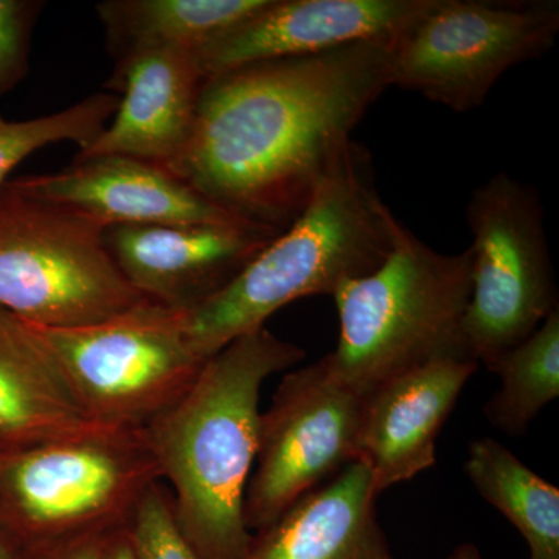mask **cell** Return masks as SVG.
<instances>
[{
	"mask_svg": "<svg viewBox=\"0 0 559 559\" xmlns=\"http://www.w3.org/2000/svg\"><path fill=\"white\" fill-rule=\"evenodd\" d=\"M393 40L257 62L202 84L168 171L235 218L283 231L390 87Z\"/></svg>",
	"mask_w": 559,
	"mask_h": 559,
	"instance_id": "obj_1",
	"label": "cell"
},
{
	"mask_svg": "<svg viewBox=\"0 0 559 559\" xmlns=\"http://www.w3.org/2000/svg\"><path fill=\"white\" fill-rule=\"evenodd\" d=\"M305 356L259 326L212 356L182 399L140 429L198 559L248 554L252 533L242 511L259 451L261 388Z\"/></svg>",
	"mask_w": 559,
	"mask_h": 559,
	"instance_id": "obj_2",
	"label": "cell"
},
{
	"mask_svg": "<svg viewBox=\"0 0 559 559\" xmlns=\"http://www.w3.org/2000/svg\"><path fill=\"white\" fill-rule=\"evenodd\" d=\"M403 224L381 200L369 153L352 142L307 209L226 288L187 310L190 340L210 359L266 325L274 312L310 296H334L381 266Z\"/></svg>",
	"mask_w": 559,
	"mask_h": 559,
	"instance_id": "obj_3",
	"label": "cell"
},
{
	"mask_svg": "<svg viewBox=\"0 0 559 559\" xmlns=\"http://www.w3.org/2000/svg\"><path fill=\"white\" fill-rule=\"evenodd\" d=\"M473 252L441 253L403 226L381 266L334 293L340 342L326 356L337 380L370 396L433 360L471 359L463 320Z\"/></svg>",
	"mask_w": 559,
	"mask_h": 559,
	"instance_id": "obj_4",
	"label": "cell"
},
{
	"mask_svg": "<svg viewBox=\"0 0 559 559\" xmlns=\"http://www.w3.org/2000/svg\"><path fill=\"white\" fill-rule=\"evenodd\" d=\"M162 481L140 429L0 450V524L22 547L49 546L128 527Z\"/></svg>",
	"mask_w": 559,
	"mask_h": 559,
	"instance_id": "obj_5",
	"label": "cell"
},
{
	"mask_svg": "<svg viewBox=\"0 0 559 559\" xmlns=\"http://www.w3.org/2000/svg\"><path fill=\"white\" fill-rule=\"evenodd\" d=\"M106 227L76 210L0 190V308L44 329L92 325L146 301L121 274Z\"/></svg>",
	"mask_w": 559,
	"mask_h": 559,
	"instance_id": "obj_6",
	"label": "cell"
},
{
	"mask_svg": "<svg viewBox=\"0 0 559 559\" xmlns=\"http://www.w3.org/2000/svg\"><path fill=\"white\" fill-rule=\"evenodd\" d=\"M81 409L110 429H142L182 399L209 359L190 340L187 310L146 300L116 318L33 325Z\"/></svg>",
	"mask_w": 559,
	"mask_h": 559,
	"instance_id": "obj_7",
	"label": "cell"
},
{
	"mask_svg": "<svg viewBox=\"0 0 559 559\" xmlns=\"http://www.w3.org/2000/svg\"><path fill=\"white\" fill-rule=\"evenodd\" d=\"M558 33L557 0H433L393 40L390 86L469 112L503 73L546 55Z\"/></svg>",
	"mask_w": 559,
	"mask_h": 559,
	"instance_id": "obj_8",
	"label": "cell"
},
{
	"mask_svg": "<svg viewBox=\"0 0 559 559\" xmlns=\"http://www.w3.org/2000/svg\"><path fill=\"white\" fill-rule=\"evenodd\" d=\"M473 290L463 341L489 371L527 340L558 304L538 190L500 171L471 193Z\"/></svg>",
	"mask_w": 559,
	"mask_h": 559,
	"instance_id": "obj_9",
	"label": "cell"
},
{
	"mask_svg": "<svg viewBox=\"0 0 559 559\" xmlns=\"http://www.w3.org/2000/svg\"><path fill=\"white\" fill-rule=\"evenodd\" d=\"M367 399L334 377L326 356L283 374L270 409L260 415L242 511L250 533L271 527L293 503L359 459Z\"/></svg>",
	"mask_w": 559,
	"mask_h": 559,
	"instance_id": "obj_10",
	"label": "cell"
},
{
	"mask_svg": "<svg viewBox=\"0 0 559 559\" xmlns=\"http://www.w3.org/2000/svg\"><path fill=\"white\" fill-rule=\"evenodd\" d=\"M278 234L241 221L114 226L105 238L121 274L146 300L191 310L226 288Z\"/></svg>",
	"mask_w": 559,
	"mask_h": 559,
	"instance_id": "obj_11",
	"label": "cell"
},
{
	"mask_svg": "<svg viewBox=\"0 0 559 559\" xmlns=\"http://www.w3.org/2000/svg\"><path fill=\"white\" fill-rule=\"evenodd\" d=\"M433 0H267L259 13L198 51L204 80L257 62L395 40Z\"/></svg>",
	"mask_w": 559,
	"mask_h": 559,
	"instance_id": "obj_12",
	"label": "cell"
},
{
	"mask_svg": "<svg viewBox=\"0 0 559 559\" xmlns=\"http://www.w3.org/2000/svg\"><path fill=\"white\" fill-rule=\"evenodd\" d=\"M14 189L114 226L241 223L167 168L124 156L75 159L66 170L10 180ZM248 223V221H246Z\"/></svg>",
	"mask_w": 559,
	"mask_h": 559,
	"instance_id": "obj_13",
	"label": "cell"
},
{
	"mask_svg": "<svg viewBox=\"0 0 559 559\" xmlns=\"http://www.w3.org/2000/svg\"><path fill=\"white\" fill-rule=\"evenodd\" d=\"M204 81L191 51H140L117 62L106 87L123 94L119 108L76 159L124 156L167 167L189 140Z\"/></svg>",
	"mask_w": 559,
	"mask_h": 559,
	"instance_id": "obj_14",
	"label": "cell"
},
{
	"mask_svg": "<svg viewBox=\"0 0 559 559\" xmlns=\"http://www.w3.org/2000/svg\"><path fill=\"white\" fill-rule=\"evenodd\" d=\"M473 359L433 360L385 382L367 399L359 439L378 495L436 465V441L469 378Z\"/></svg>",
	"mask_w": 559,
	"mask_h": 559,
	"instance_id": "obj_15",
	"label": "cell"
},
{
	"mask_svg": "<svg viewBox=\"0 0 559 559\" xmlns=\"http://www.w3.org/2000/svg\"><path fill=\"white\" fill-rule=\"evenodd\" d=\"M370 469L356 460L252 533L245 559H393Z\"/></svg>",
	"mask_w": 559,
	"mask_h": 559,
	"instance_id": "obj_16",
	"label": "cell"
},
{
	"mask_svg": "<svg viewBox=\"0 0 559 559\" xmlns=\"http://www.w3.org/2000/svg\"><path fill=\"white\" fill-rule=\"evenodd\" d=\"M32 323L0 308V450L98 432Z\"/></svg>",
	"mask_w": 559,
	"mask_h": 559,
	"instance_id": "obj_17",
	"label": "cell"
},
{
	"mask_svg": "<svg viewBox=\"0 0 559 559\" xmlns=\"http://www.w3.org/2000/svg\"><path fill=\"white\" fill-rule=\"evenodd\" d=\"M267 0H108L98 3L117 62L148 50L198 53L248 21Z\"/></svg>",
	"mask_w": 559,
	"mask_h": 559,
	"instance_id": "obj_18",
	"label": "cell"
},
{
	"mask_svg": "<svg viewBox=\"0 0 559 559\" xmlns=\"http://www.w3.org/2000/svg\"><path fill=\"white\" fill-rule=\"evenodd\" d=\"M465 473L477 492L520 530L532 559H559V489L495 439L474 440Z\"/></svg>",
	"mask_w": 559,
	"mask_h": 559,
	"instance_id": "obj_19",
	"label": "cell"
},
{
	"mask_svg": "<svg viewBox=\"0 0 559 559\" xmlns=\"http://www.w3.org/2000/svg\"><path fill=\"white\" fill-rule=\"evenodd\" d=\"M491 371L499 374L500 389L485 407V415L495 428L522 436L559 396V307Z\"/></svg>",
	"mask_w": 559,
	"mask_h": 559,
	"instance_id": "obj_20",
	"label": "cell"
},
{
	"mask_svg": "<svg viewBox=\"0 0 559 559\" xmlns=\"http://www.w3.org/2000/svg\"><path fill=\"white\" fill-rule=\"evenodd\" d=\"M119 94H94L50 116L31 120H7L0 116V190L10 173L38 150L55 143L90 146L108 127L119 108Z\"/></svg>",
	"mask_w": 559,
	"mask_h": 559,
	"instance_id": "obj_21",
	"label": "cell"
},
{
	"mask_svg": "<svg viewBox=\"0 0 559 559\" xmlns=\"http://www.w3.org/2000/svg\"><path fill=\"white\" fill-rule=\"evenodd\" d=\"M127 533L135 559H198L176 525L170 489L164 481L145 492Z\"/></svg>",
	"mask_w": 559,
	"mask_h": 559,
	"instance_id": "obj_22",
	"label": "cell"
},
{
	"mask_svg": "<svg viewBox=\"0 0 559 559\" xmlns=\"http://www.w3.org/2000/svg\"><path fill=\"white\" fill-rule=\"evenodd\" d=\"M43 2L0 0V97L27 75L33 27Z\"/></svg>",
	"mask_w": 559,
	"mask_h": 559,
	"instance_id": "obj_23",
	"label": "cell"
},
{
	"mask_svg": "<svg viewBox=\"0 0 559 559\" xmlns=\"http://www.w3.org/2000/svg\"><path fill=\"white\" fill-rule=\"evenodd\" d=\"M109 535H90L25 549L22 559H103Z\"/></svg>",
	"mask_w": 559,
	"mask_h": 559,
	"instance_id": "obj_24",
	"label": "cell"
},
{
	"mask_svg": "<svg viewBox=\"0 0 559 559\" xmlns=\"http://www.w3.org/2000/svg\"><path fill=\"white\" fill-rule=\"evenodd\" d=\"M103 559H135L132 554L130 538L127 528L110 533L106 539L105 554Z\"/></svg>",
	"mask_w": 559,
	"mask_h": 559,
	"instance_id": "obj_25",
	"label": "cell"
},
{
	"mask_svg": "<svg viewBox=\"0 0 559 559\" xmlns=\"http://www.w3.org/2000/svg\"><path fill=\"white\" fill-rule=\"evenodd\" d=\"M24 547L20 540L0 524V559H22Z\"/></svg>",
	"mask_w": 559,
	"mask_h": 559,
	"instance_id": "obj_26",
	"label": "cell"
},
{
	"mask_svg": "<svg viewBox=\"0 0 559 559\" xmlns=\"http://www.w3.org/2000/svg\"><path fill=\"white\" fill-rule=\"evenodd\" d=\"M448 559H481L479 549L474 544H460L457 549L452 551Z\"/></svg>",
	"mask_w": 559,
	"mask_h": 559,
	"instance_id": "obj_27",
	"label": "cell"
},
{
	"mask_svg": "<svg viewBox=\"0 0 559 559\" xmlns=\"http://www.w3.org/2000/svg\"><path fill=\"white\" fill-rule=\"evenodd\" d=\"M530 559H532V558H530Z\"/></svg>",
	"mask_w": 559,
	"mask_h": 559,
	"instance_id": "obj_28",
	"label": "cell"
}]
</instances>
